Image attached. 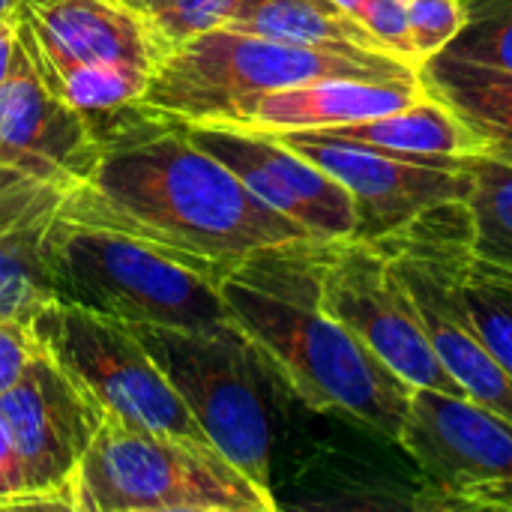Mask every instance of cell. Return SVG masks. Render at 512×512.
Here are the masks:
<instances>
[{"mask_svg":"<svg viewBox=\"0 0 512 512\" xmlns=\"http://www.w3.org/2000/svg\"><path fill=\"white\" fill-rule=\"evenodd\" d=\"M222 27L309 48L387 54L372 33L333 0H240Z\"/></svg>","mask_w":512,"mask_h":512,"instance_id":"d6986e66","label":"cell"},{"mask_svg":"<svg viewBox=\"0 0 512 512\" xmlns=\"http://www.w3.org/2000/svg\"><path fill=\"white\" fill-rule=\"evenodd\" d=\"M63 198V186L0 171V318L30 324L57 300L45 237Z\"/></svg>","mask_w":512,"mask_h":512,"instance_id":"2e32d148","label":"cell"},{"mask_svg":"<svg viewBox=\"0 0 512 512\" xmlns=\"http://www.w3.org/2000/svg\"><path fill=\"white\" fill-rule=\"evenodd\" d=\"M57 300L126 324L207 330L228 324L219 270L144 237L57 216L45 237Z\"/></svg>","mask_w":512,"mask_h":512,"instance_id":"3957f363","label":"cell"},{"mask_svg":"<svg viewBox=\"0 0 512 512\" xmlns=\"http://www.w3.org/2000/svg\"><path fill=\"white\" fill-rule=\"evenodd\" d=\"M174 48L204 30L222 27L240 0H126Z\"/></svg>","mask_w":512,"mask_h":512,"instance_id":"cb8c5ba5","label":"cell"},{"mask_svg":"<svg viewBox=\"0 0 512 512\" xmlns=\"http://www.w3.org/2000/svg\"><path fill=\"white\" fill-rule=\"evenodd\" d=\"M423 78H324L246 99L231 111V126L282 132V129H330L402 111L426 96Z\"/></svg>","mask_w":512,"mask_h":512,"instance_id":"e0dca14e","label":"cell"},{"mask_svg":"<svg viewBox=\"0 0 512 512\" xmlns=\"http://www.w3.org/2000/svg\"><path fill=\"white\" fill-rule=\"evenodd\" d=\"M462 297L480 336L512 375V279L480 267L468 255L462 273Z\"/></svg>","mask_w":512,"mask_h":512,"instance_id":"7402d4cb","label":"cell"},{"mask_svg":"<svg viewBox=\"0 0 512 512\" xmlns=\"http://www.w3.org/2000/svg\"><path fill=\"white\" fill-rule=\"evenodd\" d=\"M183 126L201 150L216 156L264 204L303 225L312 237L345 240L357 234V210L351 192L273 135L231 123Z\"/></svg>","mask_w":512,"mask_h":512,"instance_id":"4fadbf2b","label":"cell"},{"mask_svg":"<svg viewBox=\"0 0 512 512\" xmlns=\"http://www.w3.org/2000/svg\"><path fill=\"white\" fill-rule=\"evenodd\" d=\"M468 195L462 198L468 255L512 279V165L486 153L468 156Z\"/></svg>","mask_w":512,"mask_h":512,"instance_id":"44dd1931","label":"cell"},{"mask_svg":"<svg viewBox=\"0 0 512 512\" xmlns=\"http://www.w3.org/2000/svg\"><path fill=\"white\" fill-rule=\"evenodd\" d=\"M420 78L426 90L468 126L480 153L512 165V75L435 54L420 66Z\"/></svg>","mask_w":512,"mask_h":512,"instance_id":"ac0fdd59","label":"cell"},{"mask_svg":"<svg viewBox=\"0 0 512 512\" xmlns=\"http://www.w3.org/2000/svg\"><path fill=\"white\" fill-rule=\"evenodd\" d=\"M0 510H30L21 462L3 417H0Z\"/></svg>","mask_w":512,"mask_h":512,"instance_id":"83f0119b","label":"cell"},{"mask_svg":"<svg viewBox=\"0 0 512 512\" xmlns=\"http://www.w3.org/2000/svg\"><path fill=\"white\" fill-rule=\"evenodd\" d=\"M267 135L315 162L351 192L357 210L354 237H390L426 213L459 204L468 195V156L396 153L327 129H282Z\"/></svg>","mask_w":512,"mask_h":512,"instance_id":"8fae6325","label":"cell"},{"mask_svg":"<svg viewBox=\"0 0 512 512\" xmlns=\"http://www.w3.org/2000/svg\"><path fill=\"white\" fill-rule=\"evenodd\" d=\"M465 18V0H408V27L420 66L459 36Z\"/></svg>","mask_w":512,"mask_h":512,"instance_id":"d4e9b609","label":"cell"},{"mask_svg":"<svg viewBox=\"0 0 512 512\" xmlns=\"http://www.w3.org/2000/svg\"><path fill=\"white\" fill-rule=\"evenodd\" d=\"M39 348L42 345L33 336L30 324L0 318V396L21 378L24 366Z\"/></svg>","mask_w":512,"mask_h":512,"instance_id":"4316f807","label":"cell"},{"mask_svg":"<svg viewBox=\"0 0 512 512\" xmlns=\"http://www.w3.org/2000/svg\"><path fill=\"white\" fill-rule=\"evenodd\" d=\"M327 132L354 138L372 147L396 150V153H414V156H471L480 153L477 138L468 132V126L432 93H426L420 102L390 111L381 117L357 120L330 126Z\"/></svg>","mask_w":512,"mask_h":512,"instance_id":"ffe728a7","label":"cell"},{"mask_svg":"<svg viewBox=\"0 0 512 512\" xmlns=\"http://www.w3.org/2000/svg\"><path fill=\"white\" fill-rule=\"evenodd\" d=\"M216 447L105 417L84 456L75 512H273Z\"/></svg>","mask_w":512,"mask_h":512,"instance_id":"5b68a950","label":"cell"},{"mask_svg":"<svg viewBox=\"0 0 512 512\" xmlns=\"http://www.w3.org/2000/svg\"><path fill=\"white\" fill-rule=\"evenodd\" d=\"M12 48H15V21H0V84L9 72V60H12Z\"/></svg>","mask_w":512,"mask_h":512,"instance_id":"f1b7e54d","label":"cell"},{"mask_svg":"<svg viewBox=\"0 0 512 512\" xmlns=\"http://www.w3.org/2000/svg\"><path fill=\"white\" fill-rule=\"evenodd\" d=\"M18 6H21V0H0V21H9V18H15Z\"/></svg>","mask_w":512,"mask_h":512,"instance_id":"f546056e","label":"cell"},{"mask_svg":"<svg viewBox=\"0 0 512 512\" xmlns=\"http://www.w3.org/2000/svg\"><path fill=\"white\" fill-rule=\"evenodd\" d=\"M321 246L300 240L225 270L219 294L228 318L306 408L345 414L396 444L414 387L324 309Z\"/></svg>","mask_w":512,"mask_h":512,"instance_id":"7a4b0ae2","label":"cell"},{"mask_svg":"<svg viewBox=\"0 0 512 512\" xmlns=\"http://www.w3.org/2000/svg\"><path fill=\"white\" fill-rule=\"evenodd\" d=\"M30 330L105 417L213 447L126 321L51 300Z\"/></svg>","mask_w":512,"mask_h":512,"instance_id":"ba28073f","label":"cell"},{"mask_svg":"<svg viewBox=\"0 0 512 512\" xmlns=\"http://www.w3.org/2000/svg\"><path fill=\"white\" fill-rule=\"evenodd\" d=\"M0 417L15 444L30 510H72L84 456L102 426L99 405L39 348L0 396Z\"/></svg>","mask_w":512,"mask_h":512,"instance_id":"7c38bea8","label":"cell"},{"mask_svg":"<svg viewBox=\"0 0 512 512\" xmlns=\"http://www.w3.org/2000/svg\"><path fill=\"white\" fill-rule=\"evenodd\" d=\"M333 3H339V6H342V9H345V12H348V9H351V6H354V0H333ZM348 15H351V12H348Z\"/></svg>","mask_w":512,"mask_h":512,"instance_id":"4dcf8cb0","label":"cell"},{"mask_svg":"<svg viewBox=\"0 0 512 512\" xmlns=\"http://www.w3.org/2000/svg\"><path fill=\"white\" fill-rule=\"evenodd\" d=\"M15 21L48 51L156 75L171 45L126 0H21Z\"/></svg>","mask_w":512,"mask_h":512,"instance_id":"9a60e30c","label":"cell"},{"mask_svg":"<svg viewBox=\"0 0 512 512\" xmlns=\"http://www.w3.org/2000/svg\"><path fill=\"white\" fill-rule=\"evenodd\" d=\"M60 213L144 237L219 273L261 252L318 240L201 150L180 120L144 102L102 135L96 165L66 189Z\"/></svg>","mask_w":512,"mask_h":512,"instance_id":"6da1fadb","label":"cell"},{"mask_svg":"<svg viewBox=\"0 0 512 512\" xmlns=\"http://www.w3.org/2000/svg\"><path fill=\"white\" fill-rule=\"evenodd\" d=\"M177 390L207 441L273 495V429L258 387V357L228 321L207 330L129 324Z\"/></svg>","mask_w":512,"mask_h":512,"instance_id":"8992f818","label":"cell"},{"mask_svg":"<svg viewBox=\"0 0 512 512\" xmlns=\"http://www.w3.org/2000/svg\"><path fill=\"white\" fill-rule=\"evenodd\" d=\"M348 12L372 33V39L387 54L420 69L417 51L411 42V27H408V0H354Z\"/></svg>","mask_w":512,"mask_h":512,"instance_id":"484cf974","label":"cell"},{"mask_svg":"<svg viewBox=\"0 0 512 512\" xmlns=\"http://www.w3.org/2000/svg\"><path fill=\"white\" fill-rule=\"evenodd\" d=\"M423 474L432 510L512 512V423L468 396L411 390L396 441Z\"/></svg>","mask_w":512,"mask_h":512,"instance_id":"9c48e42d","label":"cell"},{"mask_svg":"<svg viewBox=\"0 0 512 512\" xmlns=\"http://www.w3.org/2000/svg\"><path fill=\"white\" fill-rule=\"evenodd\" d=\"M381 243L420 312L441 366L462 384L468 399L512 423V375L480 336L462 297L468 258L462 201L426 213L408 228L381 237Z\"/></svg>","mask_w":512,"mask_h":512,"instance_id":"52a82bcc","label":"cell"},{"mask_svg":"<svg viewBox=\"0 0 512 512\" xmlns=\"http://www.w3.org/2000/svg\"><path fill=\"white\" fill-rule=\"evenodd\" d=\"M420 69L369 51L279 42L228 27L204 30L168 51L144 105L183 123H222L246 99L324 78H417Z\"/></svg>","mask_w":512,"mask_h":512,"instance_id":"277c9868","label":"cell"},{"mask_svg":"<svg viewBox=\"0 0 512 512\" xmlns=\"http://www.w3.org/2000/svg\"><path fill=\"white\" fill-rule=\"evenodd\" d=\"M321 303L414 390L468 396L435 357L420 312L381 240H324Z\"/></svg>","mask_w":512,"mask_h":512,"instance_id":"30bf717a","label":"cell"},{"mask_svg":"<svg viewBox=\"0 0 512 512\" xmlns=\"http://www.w3.org/2000/svg\"><path fill=\"white\" fill-rule=\"evenodd\" d=\"M99 156L90 120L51 93L15 39L0 84V171L78 186Z\"/></svg>","mask_w":512,"mask_h":512,"instance_id":"5bb4252c","label":"cell"},{"mask_svg":"<svg viewBox=\"0 0 512 512\" xmlns=\"http://www.w3.org/2000/svg\"><path fill=\"white\" fill-rule=\"evenodd\" d=\"M468 18L441 51L512 75V0H465Z\"/></svg>","mask_w":512,"mask_h":512,"instance_id":"603a6c76","label":"cell"}]
</instances>
